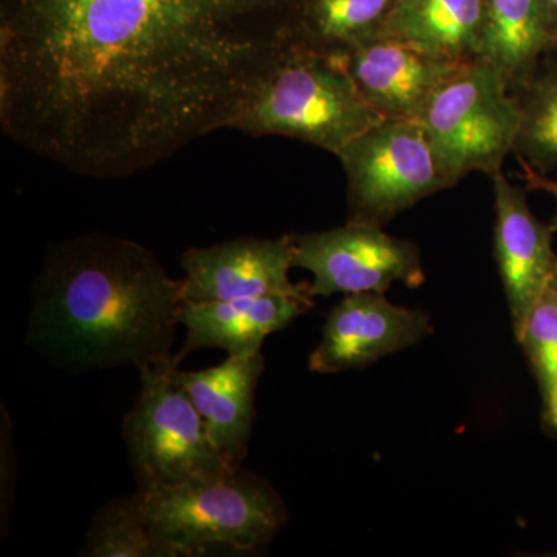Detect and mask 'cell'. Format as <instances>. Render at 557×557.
<instances>
[{"label":"cell","instance_id":"44dd1931","mask_svg":"<svg viewBox=\"0 0 557 557\" xmlns=\"http://www.w3.org/2000/svg\"><path fill=\"white\" fill-rule=\"evenodd\" d=\"M522 164L523 175L522 178L525 180L527 186L530 189L536 190H545V193L552 194V196L556 197L557 200V180L548 178L545 174H539V172L534 171L533 168L528 166L527 163L520 161ZM553 230L555 233L557 231V215L555 219V223H553Z\"/></svg>","mask_w":557,"mask_h":557},{"label":"cell","instance_id":"ba28073f","mask_svg":"<svg viewBox=\"0 0 557 557\" xmlns=\"http://www.w3.org/2000/svg\"><path fill=\"white\" fill-rule=\"evenodd\" d=\"M293 265L309 271L311 295L386 293L392 285L424 282L420 249L381 226L348 222L338 228L292 234Z\"/></svg>","mask_w":557,"mask_h":557},{"label":"cell","instance_id":"4fadbf2b","mask_svg":"<svg viewBox=\"0 0 557 557\" xmlns=\"http://www.w3.org/2000/svg\"><path fill=\"white\" fill-rule=\"evenodd\" d=\"M313 299L309 282L298 293L185 302L180 325L186 329V338L177 357L183 361L200 348H222L228 357L259 354L263 341L310 311Z\"/></svg>","mask_w":557,"mask_h":557},{"label":"cell","instance_id":"30bf717a","mask_svg":"<svg viewBox=\"0 0 557 557\" xmlns=\"http://www.w3.org/2000/svg\"><path fill=\"white\" fill-rule=\"evenodd\" d=\"M180 265L185 271V302H215L258 298V296L298 293L309 282L293 284L292 234L281 239H244L223 242L207 248L183 252Z\"/></svg>","mask_w":557,"mask_h":557},{"label":"cell","instance_id":"277c9868","mask_svg":"<svg viewBox=\"0 0 557 557\" xmlns=\"http://www.w3.org/2000/svg\"><path fill=\"white\" fill-rule=\"evenodd\" d=\"M380 120L341 58L292 46L260 81L233 129L299 139L338 156Z\"/></svg>","mask_w":557,"mask_h":557},{"label":"cell","instance_id":"7402d4cb","mask_svg":"<svg viewBox=\"0 0 557 557\" xmlns=\"http://www.w3.org/2000/svg\"><path fill=\"white\" fill-rule=\"evenodd\" d=\"M542 394H544L545 403H547L549 423H552L553 428L557 431V376Z\"/></svg>","mask_w":557,"mask_h":557},{"label":"cell","instance_id":"603a6c76","mask_svg":"<svg viewBox=\"0 0 557 557\" xmlns=\"http://www.w3.org/2000/svg\"><path fill=\"white\" fill-rule=\"evenodd\" d=\"M547 11L549 32H552L553 47L557 51V0H542Z\"/></svg>","mask_w":557,"mask_h":557},{"label":"cell","instance_id":"ac0fdd59","mask_svg":"<svg viewBox=\"0 0 557 557\" xmlns=\"http://www.w3.org/2000/svg\"><path fill=\"white\" fill-rule=\"evenodd\" d=\"M512 95L522 115L515 153L519 161L547 175L557 168V51L544 57Z\"/></svg>","mask_w":557,"mask_h":557},{"label":"cell","instance_id":"52a82bcc","mask_svg":"<svg viewBox=\"0 0 557 557\" xmlns=\"http://www.w3.org/2000/svg\"><path fill=\"white\" fill-rule=\"evenodd\" d=\"M348 222L383 228L440 190L453 188L417 120H380L339 150Z\"/></svg>","mask_w":557,"mask_h":557},{"label":"cell","instance_id":"6da1fadb","mask_svg":"<svg viewBox=\"0 0 557 557\" xmlns=\"http://www.w3.org/2000/svg\"><path fill=\"white\" fill-rule=\"evenodd\" d=\"M292 0H0V126L73 174L124 178L233 129L293 46Z\"/></svg>","mask_w":557,"mask_h":557},{"label":"cell","instance_id":"e0dca14e","mask_svg":"<svg viewBox=\"0 0 557 557\" xmlns=\"http://www.w3.org/2000/svg\"><path fill=\"white\" fill-rule=\"evenodd\" d=\"M398 0H292L289 35L295 46L343 58L380 38Z\"/></svg>","mask_w":557,"mask_h":557},{"label":"cell","instance_id":"cb8c5ba5","mask_svg":"<svg viewBox=\"0 0 557 557\" xmlns=\"http://www.w3.org/2000/svg\"><path fill=\"white\" fill-rule=\"evenodd\" d=\"M552 287L555 288L557 292V263H556L555 274H553V278H552Z\"/></svg>","mask_w":557,"mask_h":557},{"label":"cell","instance_id":"2e32d148","mask_svg":"<svg viewBox=\"0 0 557 557\" xmlns=\"http://www.w3.org/2000/svg\"><path fill=\"white\" fill-rule=\"evenodd\" d=\"M553 50L542 0H483L480 60L502 73L509 90L520 89Z\"/></svg>","mask_w":557,"mask_h":557},{"label":"cell","instance_id":"7a4b0ae2","mask_svg":"<svg viewBox=\"0 0 557 557\" xmlns=\"http://www.w3.org/2000/svg\"><path fill=\"white\" fill-rule=\"evenodd\" d=\"M183 304V278L145 245L84 234L47 248L27 343L72 372L152 364L172 357Z\"/></svg>","mask_w":557,"mask_h":557},{"label":"cell","instance_id":"d6986e66","mask_svg":"<svg viewBox=\"0 0 557 557\" xmlns=\"http://www.w3.org/2000/svg\"><path fill=\"white\" fill-rule=\"evenodd\" d=\"M79 556L171 557L146 522L137 493L102 505L91 520Z\"/></svg>","mask_w":557,"mask_h":557},{"label":"cell","instance_id":"9a60e30c","mask_svg":"<svg viewBox=\"0 0 557 557\" xmlns=\"http://www.w3.org/2000/svg\"><path fill=\"white\" fill-rule=\"evenodd\" d=\"M483 0H398L380 38L454 62L480 60Z\"/></svg>","mask_w":557,"mask_h":557},{"label":"cell","instance_id":"9c48e42d","mask_svg":"<svg viewBox=\"0 0 557 557\" xmlns=\"http://www.w3.org/2000/svg\"><path fill=\"white\" fill-rule=\"evenodd\" d=\"M431 332L428 313L395 306L384 293L347 295L325 319L309 369L314 373H339L366 368L416 346Z\"/></svg>","mask_w":557,"mask_h":557},{"label":"cell","instance_id":"7c38bea8","mask_svg":"<svg viewBox=\"0 0 557 557\" xmlns=\"http://www.w3.org/2000/svg\"><path fill=\"white\" fill-rule=\"evenodd\" d=\"M341 60L362 100L381 120H418L443 81L465 64L391 38L362 44Z\"/></svg>","mask_w":557,"mask_h":557},{"label":"cell","instance_id":"5bb4252c","mask_svg":"<svg viewBox=\"0 0 557 557\" xmlns=\"http://www.w3.org/2000/svg\"><path fill=\"white\" fill-rule=\"evenodd\" d=\"M265 370L262 354L228 357L197 372L174 369V380L199 410L209 435L231 467L242 468L256 420V388Z\"/></svg>","mask_w":557,"mask_h":557},{"label":"cell","instance_id":"ffe728a7","mask_svg":"<svg viewBox=\"0 0 557 557\" xmlns=\"http://www.w3.org/2000/svg\"><path fill=\"white\" fill-rule=\"evenodd\" d=\"M516 339L544 392L557 376V292L552 285L534 304Z\"/></svg>","mask_w":557,"mask_h":557},{"label":"cell","instance_id":"8992f818","mask_svg":"<svg viewBox=\"0 0 557 557\" xmlns=\"http://www.w3.org/2000/svg\"><path fill=\"white\" fill-rule=\"evenodd\" d=\"M177 354L139 366V394L123 424L138 491L234 471L189 395L175 383Z\"/></svg>","mask_w":557,"mask_h":557},{"label":"cell","instance_id":"5b68a950","mask_svg":"<svg viewBox=\"0 0 557 557\" xmlns=\"http://www.w3.org/2000/svg\"><path fill=\"white\" fill-rule=\"evenodd\" d=\"M450 185L483 172L487 177L515 152L519 102L507 81L483 60L465 62L443 81L418 116Z\"/></svg>","mask_w":557,"mask_h":557},{"label":"cell","instance_id":"3957f363","mask_svg":"<svg viewBox=\"0 0 557 557\" xmlns=\"http://www.w3.org/2000/svg\"><path fill=\"white\" fill-rule=\"evenodd\" d=\"M137 496L146 522L171 557L256 552L287 522L274 487L244 468L137 491Z\"/></svg>","mask_w":557,"mask_h":557},{"label":"cell","instance_id":"8fae6325","mask_svg":"<svg viewBox=\"0 0 557 557\" xmlns=\"http://www.w3.org/2000/svg\"><path fill=\"white\" fill-rule=\"evenodd\" d=\"M494 193V258L511 311L516 338L534 304L552 285L557 255L553 226L533 214L527 193L498 171L491 175Z\"/></svg>","mask_w":557,"mask_h":557}]
</instances>
